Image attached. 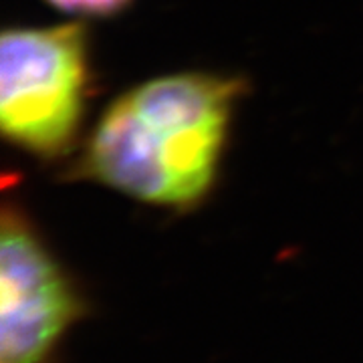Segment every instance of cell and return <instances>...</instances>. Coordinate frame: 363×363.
I'll list each match as a JSON object with an SVG mask.
<instances>
[{"instance_id":"1","label":"cell","mask_w":363,"mask_h":363,"mask_svg":"<svg viewBox=\"0 0 363 363\" xmlns=\"http://www.w3.org/2000/svg\"><path fill=\"white\" fill-rule=\"evenodd\" d=\"M240 79L176 73L119 95L91 131L73 176L154 206L188 210L212 190Z\"/></svg>"},{"instance_id":"4","label":"cell","mask_w":363,"mask_h":363,"mask_svg":"<svg viewBox=\"0 0 363 363\" xmlns=\"http://www.w3.org/2000/svg\"><path fill=\"white\" fill-rule=\"evenodd\" d=\"M59 11L79 16H111L123 11L131 0H47Z\"/></svg>"},{"instance_id":"2","label":"cell","mask_w":363,"mask_h":363,"mask_svg":"<svg viewBox=\"0 0 363 363\" xmlns=\"http://www.w3.org/2000/svg\"><path fill=\"white\" fill-rule=\"evenodd\" d=\"M87 30L79 23L14 26L0 40V128L26 154L52 160L75 145L89 99Z\"/></svg>"},{"instance_id":"3","label":"cell","mask_w":363,"mask_h":363,"mask_svg":"<svg viewBox=\"0 0 363 363\" xmlns=\"http://www.w3.org/2000/svg\"><path fill=\"white\" fill-rule=\"evenodd\" d=\"M87 303L16 204L4 202L0 234L2 363H51Z\"/></svg>"}]
</instances>
